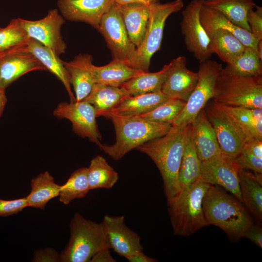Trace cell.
I'll list each match as a JSON object with an SVG mask.
<instances>
[{
	"instance_id": "cell-1",
	"label": "cell",
	"mask_w": 262,
	"mask_h": 262,
	"mask_svg": "<svg viewBox=\"0 0 262 262\" xmlns=\"http://www.w3.org/2000/svg\"><path fill=\"white\" fill-rule=\"evenodd\" d=\"M187 126L172 125L165 135L148 141L136 149L147 155L156 165L162 178L167 201L176 197L180 192L179 172Z\"/></svg>"
},
{
	"instance_id": "cell-2",
	"label": "cell",
	"mask_w": 262,
	"mask_h": 262,
	"mask_svg": "<svg viewBox=\"0 0 262 262\" xmlns=\"http://www.w3.org/2000/svg\"><path fill=\"white\" fill-rule=\"evenodd\" d=\"M202 206L208 225L218 227L233 242L243 237L246 230L253 224L242 202L218 185H210L204 196Z\"/></svg>"
},
{
	"instance_id": "cell-3",
	"label": "cell",
	"mask_w": 262,
	"mask_h": 262,
	"mask_svg": "<svg viewBox=\"0 0 262 262\" xmlns=\"http://www.w3.org/2000/svg\"><path fill=\"white\" fill-rule=\"evenodd\" d=\"M106 117L113 123L116 140L113 145L101 144L99 147L116 161L147 142L165 135L172 126L171 123L150 121L139 115H109Z\"/></svg>"
},
{
	"instance_id": "cell-4",
	"label": "cell",
	"mask_w": 262,
	"mask_h": 262,
	"mask_svg": "<svg viewBox=\"0 0 262 262\" xmlns=\"http://www.w3.org/2000/svg\"><path fill=\"white\" fill-rule=\"evenodd\" d=\"M211 184L199 178L175 198L167 201L174 234L190 236L208 226L203 211V199Z\"/></svg>"
},
{
	"instance_id": "cell-5",
	"label": "cell",
	"mask_w": 262,
	"mask_h": 262,
	"mask_svg": "<svg viewBox=\"0 0 262 262\" xmlns=\"http://www.w3.org/2000/svg\"><path fill=\"white\" fill-rule=\"evenodd\" d=\"M69 242L60 254L62 262H89L100 250L111 249L102 222L74 214L70 223Z\"/></svg>"
},
{
	"instance_id": "cell-6",
	"label": "cell",
	"mask_w": 262,
	"mask_h": 262,
	"mask_svg": "<svg viewBox=\"0 0 262 262\" xmlns=\"http://www.w3.org/2000/svg\"><path fill=\"white\" fill-rule=\"evenodd\" d=\"M212 100L232 107L262 108V75L244 77L223 68Z\"/></svg>"
},
{
	"instance_id": "cell-7",
	"label": "cell",
	"mask_w": 262,
	"mask_h": 262,
	"mask_svg": "<svg viewBox=\"0 0 262 262\" xmlns=\"http://www.w3.org/2000/svg\"><path fill=\"white\" fill-rule=\"evenodd\" d=\"M183 5V0H174L151 6L144 37L136 49L133 68L148 72L151 57L160 49L166 19L173 13L180 10Z\"/></svg>"
},
{
	"instance_id": "cell-8",
	"label": "cell",
	"mask_w": 262,
	"mask_h": 262,
	"mask_svg": "<svg viewBox=\"0 0 262 262\" xmlns=\"http://www.w3.org/2000/svg\"><path fill=\"white\" fill-rule=\"evenodd\" d=\"M222 65L207 59L199 62L197 83L181 112L173 120V126H187L191 123L214 94L217 79Z\"/></svg>"
},
{
	"instance_id": "cell-9",
	"label": "cell",
	"mask_w": 262,
	"mask_h": 262,
	"mask_svg": "<svg viewBox=\"0 0 262 262\" xmlns=\"http://www.w3.org/2000/svg\"><path fill=\"white\" fill-rule=\"evenodd\" d=\"M98 31L103 35L113 60L122 61L132 67L137 48L129 37L115 3L102 16Z\"/></svg>"
},
{
	"instance_id": "cell-10",
	"label": "cell",
	"mask_w": 262,
	"mask_h": 262,
	"mask_svg": "<svg viewBox=\"0 0 262 262\" xmlns=\"http://www.w3.org/2000/svg\"><path fill=\"white\" fill-rule=\"evenodd\" d=\"M204 0H192L182 12L181 33L186 49L199 62L209 59L212 53L210 39L200 20Z\"/></svg>"
},
{
	"instance_id": "cell-11",
	"label": "cell",
	"mask_w": 262,
	"mask_h": 262,
	"mask_svg": "<svg viewBox=\"0 0 262 262\" xmlns=\"http://www.w3.org/2000/svg\"><path fill=\"white\" fill-rule=\"evenodd\" d=\"M53 115L58 119L69 120L73 131L79 136L87 138L98 147L101 145L95 109L86 101L62 102L54 110Z\"/></svg>"
},
{
	"instance_id": "cell-12",
	"label": "cell",
	"mask_w": 262,
	"mask_h": 262,
	"mask_svg": "<svg viewBox=\"0 0 262 262\" xmlns=\"http://www.w3.org/2000/svg\"><path fill=\"white\" fill-rule=\"evenodd\" d=\"M21 26L28 37L52 49L58 56L66 52V45L61 35L65 19L56 9H50L46 16L37 20L18 17Z\"/></svg>"
},
{
	"instance_id": "cell-13",
	"label": "cell",
	"mask_w": 262,
	"mask_h": 262,
	"mask_svg": "<svg viewBox=\"0 0 262 262\" xmlns=\"http://www.w3.org/2000/svg\"><path fill=\"white\" fill-rule=\"evenodd\" d=\"M238 165L235 157L223 153L201 162L199 179L212 185L222 187L242 202Z\"/></svg>"
},
{
	"instance_id": "cell-14",
	"label": "cell",
	"mask_w": 262,
	"mask_h": 262,
	"mask_svg": "<svg viewBox=\"0 0 262 262\" xmlns=\"http://www.w3.org/2000/svg\"><path fill=\"white\" fill-rule=\"evenodd\" d=\"M115 3V0L57 1L58 8L65 19L86 23L98 31L102 16Z\"/></svg>"
},
{
	"instance_id": "cell-15",
	"label": "cell",
	"mask_w": 262,
	"mask_h": 262,
	"mask_svg": "<svg viewBox=\"0 0 262 262\" xmlns=\"http://www.w3.org/2000/svg\"><path fill=\"white\" fill-rule=\"evenodd\" d=\"M204 109L214 129L222 152L236 157L244 143L237 134L226 114L219 104L213 100L209 101Z\"/></svg>"
},
{
	"instance_id": "cell-16",
	"label": "cell",
	"mask_w": 262,
	"mask_h": 262,
	"mask_svg": "<svg viewBox=\"0 0 262 262\" xmlns=\"http://www.w3.org/2000/svg\"><path fill=\"white\" fill-rule=\"evenodd\" d=\"M101 222L111 249L119 255L126 258L143 251L140 236L126 225L124 216L106 214Z\"/></svg>"
},
{
	"instance_id": "cell-17",
	"label": "cell",
	"mask_w": 262,
	"mask_h": 262,
	"mask_svg": "<svg viewBox=\"0 0 262 262\" xmlns=\"http://www.w3.org/2000/svg\"><path fill=\"white\" fill-rule=\"evenodd\" d=\"M186 58L179 56L173 59L161 91L169 98L186 102L194 90L198 80L197 72L188 69Z\"/></svg>"
},
{
	"instance_id": "cell-18",
	"label": "cell",
	"mask_w": 262,
	"mask_h": 262,
	"mask_svg": "<svg viewBox=\"0 0 262 262\" xmlns=\"http://www.w3.org/2000/svg\"><path fill=\"white\" fill-rule=\"evenodd\" d=\"M44 70V66L25 48L0 53V89L5 90L28 72Z\"/></svg>"
},
{
	"instance_id": "cell-19",
	"label": "cell",
	"mask_w": 262,
	"mask_h": 262,
	"mask_svg": "<svg viewBox=\"0 0 262 262\" xmlns=\"http://www.w3.org/2000/svg\"><path fill=\"white\" fill-rule=\"evenodd\" d=\"M218 104L244 143L255 139H262V108Z\"/></svg>"
},
{
	"instance_id": "cell-20",
	"label": "cell",
	"mask_w": 262,
	"mask_h": 262,
	"mask_svg": "<svg viewBox=\"0 0 262 262\" xmlns=\"http://www.w3.org/2000/svg\"><path fill=\"white\" fill-rule=\"evenodd\" d=\"M93 61L92 56L88 54H79L69 62L63 61L70 83L73 87L76 101L84 99L96 83L93 73Z\"/></svg>"
},
{
	"instance_id": "cell-21",
	"label": "cell",
	"mask_w": 262,
	"mask_h": 262,
	"mask_svg": "<svg viewBox=\"0 0 262 262\" xmlns=\"http://www.w3.org/2000/svg\"><path fill=\"white\" fill-rule=\"evenodd\" d=\"M191 124L194 146L201 162L222 153L214 129L204 108L198 113Z\"/></svg>"
},
{
	"instance_id": "cell-22",
	"label": "cell",
	"mask_w": 262,
	"mask_h": 262,
	"mask_svg": "<svg viewBox=\"0 0 262 262\" xmlns=\"http://www.w3.org/2000/svg\"><path fill=\"white\" fill-rule=\"evenodd\" d=\"M200 20L207 33L216 29L231 33L246 47L256 49L259 41L252 33L234 25L219 11L202 5L200 11Z\"/></svg>"
},
{
	"instance_id": "cell-23",
	"label": "cell",
	"mask_w": 262,
	"mask_h": 262,
	"mask_svg": "<svg viewBox=\"0 0 262 262\" xmlns=\"http://www.w3.org/2000/svg\"><path fill=\"white\" fill-rule=\"evenodd\" d=\"M116 4L130 39L136 48H138L145 36L152 5L141 3Z\"/></svg>"
},
{
	"instance_id": "cell-24",
	"label": "cell",
	"mask_w": 262,
	"mask_h": 262,
	"mask_svg": "<svg viewBox=\"0 0 262 262\" xmlns=\"http://www.w3.org/2000/svg\"><path fill=\"white\" fill-rule=\"evenodd\" d=\"M25 50L33 54L46 70L54 75L62 82L67 92L70 102L76 101L75 96L71 89L67 72L59 56L50 49L30 38Z\"/></svg>"
},
{
	"instance_id": "cell-25",
	"label": "cell",
	"mask_w": 262,
	"mask_h": 262,
	"mask_svg": "<svg viewBox=\"0 0 262 262\" xmlns=\"http://www.w3.org/2000/svg\"><path fill=\"white\" fill-rule=\"evenodd\" d=\"M262 174L239 167L238 177L242 203L259 222L262 221Z\"/></svg>"
},
{
	"instance_id": "cell-26",
	"label": "cell",
	"mask_w": 262,
	"mask_h": 262,
	"mask_svg": "<svg viewBox=\"0 0 262 262\" xmlns=\"http://www.w3.org/2000/svg\"><path fill=\"white\" fill-rule=\"evenodd\" d=\"M201 162L194 146L192 124L187 126L184 148L179 172V194L185 191L199 177Z\"/></svg>"
},
{
	"instance_id": "cell-27",
	"label": "cell",
	"mask_w": 262,
	"mask_h": 262,
	"mask_svg": "<svg viewBox=\"0 0 262 262\" xmlns=\"http://www.w3.org/2000/svg\"><path fill=\"white\" fill-rule=\"evenodd\" d=\"M168 99L161 91L136 96L129 95L104 116L109 115L123 116L140 115L152 110Z\"/></svg>"
},
{
	"instance_id": "cell-28",
	"label": "cell",
	"mask_w": 262,
	"mask_h": 262,
	"mask_svg": "<svg viewBox=\"0 0 262 262\" xmlns=\"http://www.w3.org/2000/svg\"><path fill=\"white\" fill-rule=\"evenodd\" d=\"M145 72L116 60H112L104 66H93L96 83L113 86L120 87L125 82Z\"/></svg>"
},
{
	"instance_id": "cell-29",
	"label": "cell",
	"mask_w": 262,
	"mask_h": 262,
	"mask_svg": "<svg viewBox=\"0 0 262 262\" xmlns=\"http://www.w3.org/2000/svg\"><path fill=\"white\" fill-rule=\"evenodd\" d=\"M129 95L121 87L96 83L90 94L83 100L93 106L97 117L104 116Z\"/></svg>"
},
{
	"instance_id": "cell-30",
	"label": "cell",
	"mask_w": 262,
	"mask_h": 262,
	"mask_svg": "<svg viewBox=\"0 0 262 262\" xmlns=\"http://www.w3.org/2000/svg\"><path fill=\"white\" fill-rule=\"evenodd\" d=\"M203 5L219 11L234 25L251 33L246 17L256 5L254 0H204Z\"/></svg>"
},
{
	"instance_id": "cell-31",
	"label": "cell",
	"mask_w": 262,
	"mask_h": 262,
	"mask_svg": "<svg viewBox=\"0 0 262 262\" xmlns=\"http://www.w3.org/2000/svg\"><path fill=\"white\" fill-rule=\"evenodd\" d=\"M61 186L55 183L53 177L47 171L32 178L31 191L26 197L28 207L44 210L50 199L59 196Z\"/></svg>"
},
{
	"instance_id": "cell-32",
	"label": "cell",
	"mask_w": 262,
	"mask_h": 262,
	"mask_svg": "<svg viewBox=\"0 0 262 262\" xmlns=\"http://www.w3.org/2000/svg\"><path fill=\"white\" fill-rule=\"evenodd\" d=\"M210 39V49L227 64L233 61L243 52L245 46L230 32L216 29L207 33Z\"/></svg>"
},
{
	"instance_id": "cell-33",
	"label": "cell",
	"mask_w": 262,
	"mask_h": 262,
	"mask_svg": "<svg viewBox=\"0 0 262 262\" xmlns=\"http://www.w3.org/2000/svg\"><path fill=\"white\" fill-rule=\"evenodd\" d=\"M170 66V63L165 65L160 71L156 72H145L125 82L120 87L131 96L161 91Z\"/></svg>"
},
{
	"instance_id": "cell-34",
	"label": "cell",
	"mask_w": 262,
	"mask_h": 262,
	"mask_svg": "<svg viewBox=\"0 0 262 262\" xmlns=\"http://www.w3.org/2000/svg\"><path fill=\"white\" fill-rule=\"evenodd\" d=\"M119 179L118 173L102 156L97 155L87 167V180L90 190L111 189Z\"/></svg>"
},
{
	"instance_id": "cell-35",
	"label": "cell",
	"mask_w": 262,
	"mask_h": 262,
	"mask_svg": "<svg viewBox=\"0 0 262 262\" xmlns=\"http://www.w3.org/2000/svg\"><path fill=\"white\" fill-rule=\"evenodd\" d=\"M89 191L87 167H81L74 171L66 182L61 186L59 199L68 205L75 199L85 197Z\"/></svg>"
},
{
	"instance_id": "cell-36",
	"label": "cell",
	"mask_w": 262,
	"mask_h": 262,
	"mask_svg": "<svg viewBox=\"0 0 262 262\" xmlns=\"http://www.w3.org/2000/svg\"><path fill=\"white\" fill-rule=\"evenodd\" d=\"M262 61L256 49L245 46L243 53L225 67L228 70L244 77H254L262 75Z\"/></svg>"
},
{
	"instance_id": "cell-37",
	"label": "cell",
	"mask_w": 262,
	"mask_h": 262,
	"mask_svg": "<svg viewBox=\"0 0 262 262\" xmlns=\"http://www.w3.org/2000/svg\"><path fill=\"white\" fill-rule=\"evenodd\" d=\"M29 39L18 18L13 19L5 27L0 28V53L25 48Z\"/></svg>"
},
{
	"instance_id": "cell-38",
	"label": "cell",
	"mask_w": 262,
	"mask_h": 262,
	"mask_svg": "<svg viewBox=\"0 0 262 262\" xmlns=\"http://www.w3.org/2000/svg\"><path fill=\"white\" fill-rule=\"evenodd\" d=\"M235 159L240 168L262 174V139L244 143Z\"/></svg>"
},
{
	"instance_id": "cell-39",
	"label": "cell",
	"mask_w": 262,
	"mask_h": 262,
	"mask_svg": "<svg viewBox=\"0 0 262 262\" xmlns=\"http://www.w3.org/2000/svg\"><path fill=\"white\" fill-rule=\"evenodd\" d=\"M185 104L186 102L181 100L169 98L152 110L139 116L152 122L172 124Z\"/></svg>"
},
{
	"instance_id": "cell-40",
	"label": "cell",
	"mask_w": 262,
	"mask_h": 262,
	"mask_svg": "<svg viewBox=\"0 0 262 262\" xmlns=\"http://www.w3.org/2000/svg\"><path fill=\"white\" fill-rule=\"evenodd\" d=\"M254 8L249 11L246 20L251 32L259 40H262V7L256 5Z\"/></svg>"
},
{
	"instance_id": "cell-41",
	"label": "cell",
	"mask_w": 262,
	"mask_h": 262,
	"mask_svg": "<svg viewBox=\"0 0 262 262\" xmlns=\"http://www.w3.org/2000/svg\"><path fill=\"white\" fill-rule=\"evenodd\" d=\"M27 207L28 203L26 197L8 200L0 199V216L16 214Z\"/></svg>"
},
{
	"instance_id": "cell-42",
	"label": "cell",
	"mask_w": 262,
	"mask_h": 262,
	"mask_svg": "<svg viewBox=\"0 0 262 262\" xmlns=\"http://www.w3.org/2000/svg\"><path fill=\"white\" fill-rule=\"evenodd\" d=\"M33 262H61L60 255L51 248L35 250L32 260Z\"/></svg>"
},
{
	"instance_id": "cell-43",
	"label": "cell",
	"mask_w": 262,
	"mask_h": 262,
	"mask_svg": "<svg viewBox=\"0 0 262 262\" xmlns=\"http://www.w3.org/2000/svg\"><path fill=\"white\" fill-rule=\"evenodd\" d=\"M243 237L250 240L251 242L262 248V228L260 225H250L245 231Z\"/></svg>"
},
{
	"instance_id": "cell-44",
	"label": "cell",
	"mask_w": 262,
	"mask_h": 262,
	"mask_svg": "<svg viewBox=\"0 0 262 262\" xmlns=\"http://www.w3.org/2000/svg\"><path fill=\"white\" fill-rule=\"evenodd\" d=\"M110 249H103L97 252L91 259L90 262H115L112 257Z\"/></svg>"
},
{
	"instance_id": "cell-45",
	"label": "cell",
	"mask_w": 262,
	"mask_h": 262,
	"mask_svg": "<svg viewBox=\"0 0 262 262\" xmlns=\"http://www.w3.org/2000/svg\"><path fill=\"white\" fill-rule=\"evenodd\" d=\"M125 258L130 262H156L158 261L146 255L143 251H138Z\"/></svg>"
},
{
	"instance_id": "cell-46",
	"label": "cell",
	"mask_w": 262,
	"mask_h": 262,
	"mask_svg": "<svg viewBox=\"0 0 262 262\" xmlns=\"http://www.w3.org/2000/svg\"><path fill=\"white\" fill-rule=\"evenodd\" d=\"M115 3L119 5L130 3H141L149 6L160 3L161 0H115Z\"/></svg>"
},
{
	"instance_id": "cell-47",
	"label": "cell",
	"mask_w": 262,
	"mask_h": 262,
	"mask_svg": "<svg viewBox=\"0 0 262 262\" xmlns=\"http://www.w3.org/2000/svg\"><path fill=\"white\" fill-rule=\"evenodd\" d=\"M7 101L5 90L0 89V117L3 113Z\"/></svg>"
},
{
	"instance_id": "cell-48",
	"label": "cell",
	"mask_w": 262,
	"mask_h": 262,
	"mask_svg": "<svg viewBox=\"0 0 262 262\" xmlns=\"http://www.w3.org/2000/svg\"><path fill=\"white\" fill-rule=\"evenodd\" d=\"M256 50L260 59L262 61V40L258 41Z\"/></svg>"
}]
</instances>
